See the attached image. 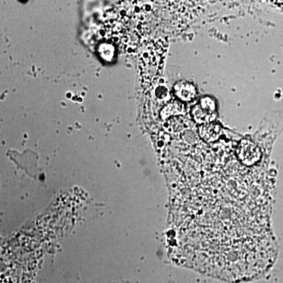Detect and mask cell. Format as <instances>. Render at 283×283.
Here are the masks:
<instances>
[{
    "mask_svg": "<svg viewBox=\"0 0 283 283\" xmlns=\"http://www.w3.org/2000/svg\"><path fill=\"white\" fill-rule=\"evenodd\" d=\"M215 109L216 107L213 100L205 97L200 100L197 105L193 107L192 114L199 124H209L215 120Z\"/></svg>",
    "mask_w": 283,
    "mask_h": 283,
    "instance_id": "1",
    "label": "cell"
},
{
    "mask_svg": "<svg viewBox=\"0 0 283 283\" xmlns=\"http://www.w3.org/2000/svg\"><path fill=\"white\" fill-rule=\"evenodd\" d=\"M175 90L177 97L184 101H190L196 95L195 88L191 84L185 81L176 85Z\"/></svg>",
    "mask_w": 283,
    "mask_h": 283,
    "instance_id": "2",
    "label": "cell"
},
{
    "mask_svg": "<svg viewBox=\"0 0 283 283\" xmlns=\"http://www.w3.org/2000/svg\"><path fill=\"white\" fill-rule=\"evenodd\" d=\"M220 126L216 123L211 122L205 124L200 128V133L204 140L212 141L218 138L220 132Z\"/></svg>",
    "mask_w": 283,
    "mask_h": 283,
    "instance_id": "3",
    "label": "cell"
}]
</instances>
